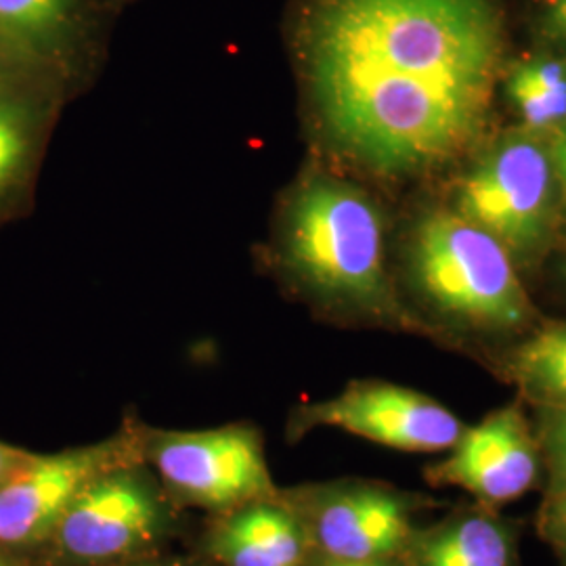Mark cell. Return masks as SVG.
<instances>
[{
	"label": "cell",
	"instance_id": "1",
	"mask_svg": "<svg viewBox=\"0 0 566 566\" xmlns=\"http://www.w3.org/2000/svg\"><path fill=\"white\" fill-rule=\"evenodd\" d=\"M283 41L317 160L399 185L485 139L506 13L500 0H287Z\"/></svg>",
	"mask_w": 566,
	"mask_h": 566
},
{
	"label": "cell",
	"instance_id": "2",
	"mask_svg": "<svg viewBox=\"0 0 566 566\" xmlns=\"http://www.w3.org/2000/svg\"><path fill=\"white\" fill-rule=\"evenodd\" d=\"M261 266L327 313L405 322L386 269V217L361 182L313 163L277 198Z\"/></svg>",
	"mask_w": 566,
	"mask_h": 566
},
{
	"label": "cell",
	"instance_id": "3",
	"mask_svg": "<svg viewBox=\"0 0 566 566\" xmlns=\"http://www.w3.org/2000/svg\"><path fill=\"white\" fill-rule=\"evenodd\" d=\"M411 280L443 315L483 329H514L533 317L506 245L451 210H432L407 245Z\"/></svg>",
	"mask_w": 566,
	"mask_h": 566
},
{
	"label": "cell",
	"instance_id": "4",
	"mask_svg": "<svg viewBox=\"0 0 566 566\" xmlns=\"http://www.w3.org/2000/svg\"><path fill=\"white\" fill-rule=\"evenodd\" d=\"M175 507L145 462L116 465L72 504L46 544L63 565H126L168 539Z\"/></svg>",
	"mask_w": 566,
	"mask_h": 566
},
{
	"label": "cell",
	"instance_id": "5",
	"mask_svg": "<svg viewBox=\"0 0 566 566\" xmlns=\"http://www.w3.org/2000/svg\"><path fill=\"white\" fill-rule=\"evenodd\" d=\"M142 455L177 506L223 514L280 495L264 458L263 437L254 426L206 430L143 426Z\"/></svg>",
	"mask_w": 566,
	"mask_h": 566
},
{
	"label": "cell",
	"instance_id": "6",
	"mask_svg": "<svg viewBox=\"0 0 566 566\" xmlns=\"http://www.w3.org/2000/svg\"><path fill=\"white\" fill-rule=\"evenodd\" d=\"M116 15L109 0H0V67L70 103L99 74Z\"/></svg>",
	"mask_w": 566,
	"mask_h": 566
},
{
	"label": "cell",
	"instance_id": "7",
	"mask_svg": "<svg viewBox=\"0 0 566 566\" xmlns=\"http://www.w3.org/2000/svg\"><path fill=\"white\" fill-rule=\"evenodd\" d=\"M130 462H143L142 428L133 426L93 446L32 453L0 485V547L20 552L46 544L88 486L107 470Z\"/></svg>",
	"mask_w": 566,
	"mask_h": 566
},
{
	"label": "cell",
	"instance_id": "8",
	"mask_svg": "<svg viewBox=\"0 0 566 566\" xmlns=\"http://www.w3.org/2000/svg\"><path fill=\"white\" fill-rule=\"evenodd\" d=\"M554 181L546 149L531 137H512L458 182L455 212L504 243L507 252H531L546 233Z\"/></svg>",
	"mask_w": 566,
	"mask_h": 566
},
{
	"label": "cell",
	"instance_id": "9",
	"mask_svg": "<svg viewBox=\"0 0 566 566\" xmlns=\"http://www.w3.org/2000/svg\"><path fill=\"white\" fill-rule=\"evenodd\" d=\"M329 426L371 443L413 451H449L465 428L447 407L403 386L353 382L340 395L294 409L287 432L292 437Z\"/></svg>",
	"mask_w": 566,
	"mask_h": 566
},
{
	"label": "cell",
	"instance_id": "10",
	"mask_svg": "<svg viewBox=\"0 0 566 566\" xmlns=\"http://www.w3.org/2000/svg\"><path fill=\"white\" fill-rule=\"evenodd\" d=\"M313 549L338 560L397 558L411 542V506L378 485L343 483L292 493Z\"/></svg>",
	"mask_w": 566,
	"mask_h": 566
},
{
	"label": "cell",
	"instance_id": "11",
	"mask_svg": "<svg viewBox=\"0 0 566 566\" xmlns=\"http://www.w3.org/2000/svg\"><path fill=\"white\" fill-rule=\"evenodd\" d=\"M449 451L446 462L430 468L428 479L460 486L491 506L523 497L539 474V443L518 407L500 409L465 428Z\"/></svg>",
	"mask_w": 566,
	"mask_h": 566
},
{
	"label": "cell",
	"instance_id": "12",
	"mask_svg": "<svg viewBox=\"0 0 566 566\" xmlns=\"http://www.w3.org/2000/svg\"><path fill=\"white\" fill-rule=\"evenodd\" d=\"M65 103L41 82L0 67V227L32 210L44 154Z\"/></svg>",
	"mask_w": 566,
	"mask_h": 566
},
{
	"label": "cell",
	"instance_id": "13",
	"mask_svg": "<svg viewBox=\"0 0 566 566\" xmlns=\"http://www.w3.org/2000/svg\"><path fill=\"white\" fill-rule=\"evenodd\" d=\"M311 537L298 512L280 495L219 514L206 552L221 566H306Z\"/></svg>",
	"mask_w": 566,
	"mask_h": 566
},
{
	"label": "cell",
	"instance_id": "14",
	"mask_svg": "<svg viewBox=\"0 0 566 566\" xmlns=\"http://www.w3.org/2000/svg\"><path fill=\"white\" fill-rule=\"evenodd\" d=\"M416 566H512V542L493 518L464 516L418 544Z\"/></svg>",
	"mask_w": 566,
	"mask_h": 566
},
{
	"label": "cell",
	"instance_id": "15",
	"mask_svg": "<svg viewBox=\"0 0 566 566\" xmlns=\"http://www.w3.org/2000/svg\"><path fill=\"white\" fill-rule=\"evenodd\" d=\"M507 97L531 130L566 124V57L533 55L507 72Z\"/></svg>",
	"mask_w": 566,
	"mask_h": 566
},
{
	"label": "cell",
	"instance_id": "16",
	"mask_svg": "<svg viewBox=\"0 0 566 566\" xmlns=\"http://www.w3.org/2000/svg\"><path fill=\"white\" fill-rule=\"evenodd\" d=\"M507 371L531 401L544 409L566 407V324L549 325L521 344Z\"/></svg>",
	"mask_w": 566,
	"mask_h": 566
},
{
	"label": "cell",
	"instance_id": "17",
	"mask_svg": "<svg viewBox=\"0 0 566 566\" xmlns=\"http://www.w3.org/2000/svg\"><path fill=\"white\" fill-rule=\"evenodd\" d=\"M537 443L546 455L547 464L552 465L554 485H566V407L546 409Z\"/></svg>",
	"mask_w": 566,
	"mask_h": 566
},
{
	"label": "cell",
	"instance_id": "18",
	"mask_svg": "<svg viewBox=\"0 0 566 566\" xmlns=\"http://www.w3.org/2000/svg\"><path fill=\"white\" fill-rule=\"evenodd\" d=\"M542 533L566 566V485H554L542 510Z\"/></svg>",
	"mask_w": 566,
	"mask_h": 566
},
{
	"label": "cell",
	"instance_id": "19",
	"mask_svg": "<svg viewBox=\"0 0 566 566\" xmlns=\"http://www.w3.org/2000/svg\"><path fill=\"white\" fill-rule=\"evenodd\" d=\"M539 28L549 41L566 44V0H542Z\"/></svg>",
	"mask_w": 566,
	"mask_h": 566
},
{
	"label": "cell",
	"instance_id": "20",
	"mask_svg": "<svg viewBox=\"0 0 566 566\" xmlns=\"http://www.w3.org/2000/svg\"><path fill=\"white\" fill-rule=\"evenodd\" d=\"M30 451L20 449V447L7 446L0 441V485L13 476L21 465L30 460Z\"/></svg>",
	"mask_w": 566,
	"mask_h": 566
},
{
	"label": "cell",
	"instance_id": "21",
	"mask_svg": "<svg viewBox=\"0 0 566 566\" xmlns=\"http://www.w3.org/2000/svg\"><path fill=\"white\" fill-rule=\"evenodd\" d=\"M552 166H554V177L560 185V193L566 202V124L554 145V156H552Z\"/></svg>",
	"mask_w": 566,
	"mask_h": 566
},
{
	"label": "cell",
	"instance_id": "22",
	"mask_svg": "<svg viewBox=\"0 0 566 566\" xmlns=\"http://www.w3.org/2000/svg\"><path fill=\"white\" fill-rule=\"evenodd\" d=\"M306 566H401L397 563V558H385V560H338V558H329L322 556L317 560H308Z\"/></svg>",
	"mask_w": 566,
	"mask_h": 566
},
{
	"label": "cell",
	"instance_id": "23",
	"mask_svg": "<svg viewBox=\"0 0 566 566\" xmlns=\"http://www.w3.org/2000/svg\"><path fill=\"white\" fill-rule=\"evenodd\" d=\"M0 566H34L21 556L18 549L0 547Z\"/></svg>",
	"mask_w": 566,
	"mask_h": 566
},
{
	"label": "cell",
	"instance_id": "24",
	"mask_svg": "<svg viewBox=\"0 0 566 566\" xmlns=\"http://www.w3.org/2000/svg\"><path fill=\"white\" fill-rule=\"evenodd\" d=\"M120 566H193L181 563V560H158V558H139V560H133V563H126Z\"/></svg>",
	"mask_w": 566,
	"mask_h": 566
},
{
	"label": "cell",
	"instance_id": "25",
	"mask_svg": "<svg viewBox=\"0 0 566 566\" xmlns=\"http://www.w3.org/2000/svg\"><path fill=\"white\" fill-rule=\"evenodd\" d=\"M133 2H137V0H109V4H112V9L116 11V13H122L126 7H130Z\"/></svg>",
	"mask_w": 566,
	"mask_h": 566
}]
</instances>
